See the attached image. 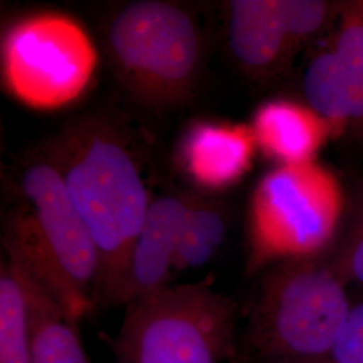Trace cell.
I'll return each instance as SVG.
<instances>
[{"label":"cell","instance_id":"6da1fadb","mask_svg":"<svg viewBox=\"0 0 363 363\" xmlns=\"http://www.w3.org/2000/svg\"><path fill=\"white\" fill-rule=\"evenodd\" d=\"M60 171L99 253V304L113 306L151 206L139 166L115 130L94 118L67 127L46 156Z\"/></svg>","mask_w":363,"mask_h":363},{"label":"cell","instance_id":"7a4b0ae2","mask_svg":"<svg viewBox=\"0 0 363 363\" xmlns=\"http://www.w3.org/2000/svg\"><path fill=\"white\" fill-rule=\"evenodd\" d=\"M346 284L325 253L265 269L237 362H328L352 307Z\"/></svg>","mask_w":363,"mask_h":363},{"label":"cell","instance_id":"3957f363","mask_svg":"<svg viewBox=\"0 0 363 363\" xmlns=\"http://www.w3.org/2000/svg\"><path fill=\"white\" fill-rule=\"evenodd\" d=\"M19 189L23 203L7 220L6 256L79 325L99 304L100 261L94 241L49 159L30 163Z\"/></svg>","mask_w":363,"mask_h":363},{"label":"cell","instance_id":"277c9868","mask_svg":"<svg viewBox=\"0 0 363 363\" xmlns=\"http://www.w3.org/2000/svg\"><path fill=\"white\" fill-rule=\"evenodd\" d=\"M238 320V304L203 280L132 301L116 337L106 342L116 363L230 362Z\"/></svg>","mask_w":363,"mask_h":363},{"label":"cell","instance_id":"5b68a950","mask_svg":"<svg viewBox=\"0 0 363 363\" xmlns=\"http://www.w3.org/2000/svg\"><path fill=\"white\" fill-rule=\"evenodd\" d=\"M346 208L342 182L316 160L281 164L259 179L247 213V271L328 252Z\"/></svg>","mask_w":363,"mask_h":363},{"label":"cell","instance_id":"8992f818","mask_svg":"<svg viewBox=\"0 0 363 363\" xmlns=\"http://www.w3.org/2000/svg\"><path fill=\"white\" fill-rule=\"evenodd\" d=\"M105 46L123 86L154 109L187 100L199 76L201 31L177 3L136 0L123 6L108 23Z\"/></svg>","mask_w":363,"mask_h":363},{"label":"cell","instance_id":"52a82bcc","mask_svg":"<svg viewBox=\"0 0 363 363\" xmlns=\"http://www.w3.org/2000/svg\"><path fill=\"white\" fill-rule=\"evenodd\" d=\"M1 79L13 99L35 111H57L89 89L99 55L86 30L69 15L28 13L1 39Z\"/></svg>","mask_w":363,"mask_h":363},{"label":"cell","instance_id":"ba28073f","mask_svg":"<svg viewBox=\"0 0 363 363\" xmlns=\"http://www.w3.org/2000/svg\"><path fill=\"white\" fill-rule=\"evenodd\" d=\"M256 150L257 144L249 125L196 121L182 136L178 164L196 187L222 191L247 175Z\"/></svg>","mask_w":363,"mask_h":363},{"label":"cell","instance_id":"9c48e42d","mask_svg":"<svg viewBox=\"0 0 363 363\" xmlns=\"http://www.w3.org/2000/svg\"><path fill=\"white\" fill-rule=\"evenodd\" d=\"M190 201L191 196H164L151 202L113 306L125 307L169 286L182 222Z\"/></svg>","mask_w":363,"mask_h":363},{"label":"cell","instance_id":"30bf717a","mask_svg":"<svg viewBox=\"0 0 363 363\" xmlns=\"http://www.w3.org/2000/svg\"><path fill=\"white\" fill-rule=\"evenodd\" d=\"M228 43L234 60L253 76L276 72L298 49L286 0H233L228 6Z\"/></svg>","mask_w":363,"mask_h":363},{"label":"cell","instance_id":"8fae6325","mask_svg":"<svg viewBox=\"0 0 363 363\" xmlns=\"http://www.w3.org/2000/svg\"><path fill=\"white\" fill-rule=\"evenodd\" d=\"M249 127L257 150L277 166L313 162L331 135L337 132L310 105L286 99L259 105Z\"/></svg>","mask_w":363,"mask_h":363},{"label":"cell","instance_id":"7c38bea8","mask_svg":"<svg viewBox=\"0 0 363 363\" xmlns=\"http://www.w3.org/2000/svg\"><path fill=\"white\" fill-rule=\"evenodd\" d=\"M34 279L6 257L0 267V363H31Z\"/></svg>","mask_w":363,"mask_h":363},{"label":"cell","instance_id":"4fadbf2b","mask_svg":"<svg viewBox=\"0 0 363 363\" xmlns=\"http://www.w3.org/2000/svg\"><path fill=\"white\" fill-rule=\"evenodd\" d=\"M78 325L34 279L31 363H91Z\"/></svg>","mask_w":363,"mask_h":363},{"label":"cell","instance_id":"5bb4252c","mask_svg":"<svg viewBox=\"0 0 363 363\" xmlns=\"http://www.w3.org/2000/svg\"><path fill=\"white\" fill-rule=\"evenodd\" d=\"M228 234V216L220 205L191 196L182 222L174 271L196 269L208 264Z\"/></svg>","mask_w":363,"mask_h":363},{"label":"cell","instance_id":"9a60e30c","mask_svg":"<svg viewBox=\"0 0 363 363\" xmlns=\"http://www.w3.org/2000/svg\"><path fill=\"white\" fill-rule=\"evenodd\" d=\"M303 88L307 104L328 120L337 132L355 121L350 88L335 52L331 49L318 54L307 67Z\"/></svg>","mask_w":363,"mask_h":363},{"label":"cell","instance_id":"2e32d148","mask_svg":"<svg viewBox=\"0 0 363 363\" xmlns=\"http://www.w3.org/2000/svg\"><path fill=\"white\" fill-rule=\"evenodd\" d=\"M340 23L334 48L350 88L355 120H363V1L340 6Z\"/></svg>","mask_w":363,"mask_h":363},{"label":"cell","instance_id":"e0dca14e","mask_svg":"<svg viewBox=\"0 0 363 363\" xmlns=\"http://www.w3.org/2000/svg\"><path fill=\"white\" fill-rule=\"evenodd\" d=\"M327 363H363V301L351 307L347 322Z\"/></svg>","mask_w":363,"mask_h":363},{"label":"cell","instance_id":"ac0fdd59","mask_svg":"<svg viewBox=\"0 0 363 363\" xmlns=\"http://www.w3.org/2000/svg\"><path fill=\"white\" fill-rule=\"evenodd\" d=\"M333 261L346 281L352 280L363 286V222L340 247Z\"/></svg>","mask_w":363,"mask_h":363},{"label":"cell","instance_id":"d6986e66","mask_svg":"<svg viewBox=\"0 0 363 363\" xmlns=\"http://www.w3.org/2000/svg\"><path fill=\"white\" fill-rule=\"evenodd\" d=\"M229 363H238V362H237V361H235V359H233V361H230V362H229Z\"/></svg>","mask_w":363,"mask_h":363}]
</instances>
